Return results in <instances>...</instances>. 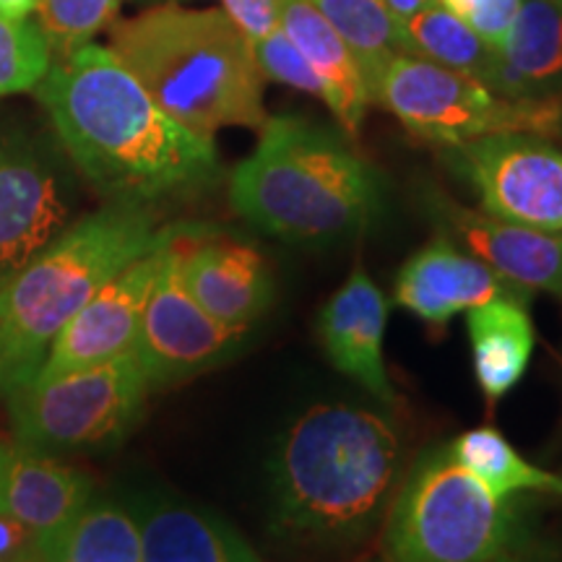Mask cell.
I'll return each mask as SVG.
<instances>
[{"label":"cell","instance_id":"cell-1","mask_svg":"<svg viewBox=\"0 0 562 562\" xmlns=\"http://www.w3.org/2000/svg\"><path fill=\"white\" fill-rule=\"evenodd\" d=\"M37 100L79 172L110 201L144 203L220 175L214 138L172 121L110 47L53 60Z\"/></svg>","mask_w":562,"mask_h":562},{"label":"cell","instance_id":"cell-2","mask_svg":"<svg viewBox=\"0 0 562 562\" xmlns=\"http://www.w3.org/2000/svg\"><path fill=\"white\" fill-rule=\"evenodd\" d=\"M402 461V432L383 412L311 406L286 427L273 453V529L318 550L362 542L389 513Z\"/></svg>","mask_w":562,"mask_h":562},{"label":"cell","instance_id":"cell-3","mask_svg":"<svg viewBox=\"0 0 562 562\" xmlns=\"http://www.w3.org/2000/svg\"><path fill=\"white\" fill-rule=\"evenodd\" d=\"M110 50L172 121L199 136L266 123L252 42L224 9L161 3L110 24Z\"/></svg>","mask_w":562,"mask_h":562},{"label":"cell","instance_id":"cell-4","mask_svg":"<svg viewBox=\"0 0 562 562\" xmlns=\"http://www.w3.org/2000/svg\"><path fill=\"white\" fill-rule=\"evenodd\" d=\"M188 224L161 227L144 203H117L70 224L0 284V396L37 375L70 318L117 271L172 243Z\"/></svg>","mask_w":562,"mask_h":562},{"label":"cell","instance_id":"cell-5","mask_svg":"<svg viewBox=\"0 0 562 562\" xmlns=\"http://www.w3.org/2000/svg\"><path fill=\"white\" fill-rule=\"evenodd\" d=\"M229 199L243 220L279 240L323 245L368 227L381 180L336 131L277 115L232 172Z\"/></svg>","mask_w":562,"mask_h":562},{"label":"cell","instance_id":"cell-6","mask_svg":"<svg viewBox=\"0 0 562 562\" xmlns=\"http://www.w3.org/2000/svg\"><path fill=\"white\" fill-rule=\"evenodd\" d=\"M513 537V501L492 495L448 446L414 461L385 513L391 562H495Z\"/></svg>","mask_w":562,"mask_h":562},{"label":"cell","instance_id":"cell-7","mask_svg":"<svg viewBox=\"0 0 562 562\" xmlns=\"http://www.w3.org/2000/svg\"><path fill=\"white\" fill-rule=\"evenodd\" d=\"M149 389L131 349L89 368L32 378L3 398L19 446L42 453L94 451L125 438Z\"/></svg>","mask_w":562,"mask_h":562},{"label":"cell","instance_id":"cell-8","mask_svg":"<svg viewBox=\"0 0 562 562\" xmlns=\"http://www.w3.org/2000/svg\"><path fill=\"white\" fill-rule=\"evenodd\" d=\"M372 102L393 112L417 138L446 149L501 133L562 136L560 97L508 100L469 76L404 53L385 68Z\"/></svg>","mask_w":562,"mask_h":562},{"label":"cell","instance_id":"cell-9","mask_svg":"<svg viewBox=\"0 0 562 562\" xmlns=\"http://www.w3.org/2000/svg\"><path fill=\"white\" fill-rule=\"evenodd\" d=\"M448 167L480 195L484 214L562 232V151L550 138L501 133L448 146Z\"/></svg>","mask_w":562,"mask_h":562},{"label":"cell","instance_id":"cell-10","mask_svg":"<svg viewBox=\"0 0 562 562\" xmlns=\"http://www.w3.org/2000/svg\"><path fill=\"white\" fill-rule=\"evenodd\" d=\"M193 229V224L182 235ZM170 245L133 341V355L151 389L201 375L235 355L240 331L214 321L188 292L180 273V240Z\"/></svg>","mask_w":562,"mask_h":562},{"label":"cell","instance_id":"cell-11","mask_svg":"<svg viewBox=\"0 0 562 562\" xmlns=\"http://www.w3.org/2000/svg\"><path fill=\"white\" fill-rule=\"evenodd\" d=\"M60 165L37 138L0 123V284L68 227Z\"/></svg>","mask_w":562,"mask_h":562},{"label":"cell","instance_id":"cell-12","mask_svg":"<svg viewBox=\"0 0 562 562\" xmlns=\"http://www.w3.org/2000/svg\"><path fill=\"white\" fill-rule=\"evenodd\" d=\"M172 243L136 258L117 271L108 284H102L94 297L70 318L58 339L53 341L34 378H53L60 372L108 362L112 357L131 351L133 341H136L140 313H144L146 300H149L154 281L159 277V269Z\"/></svg>","mask_w":562,"mask_h":562},{"label":"cell","instance_id":"cell-13","mask_svg":"<svg viewBox=\"0 0 562 562\" xmlns=\"http://www.w3.org/2000/svg\"><path fill=\"white\" fill-rule=\"evenodd\" d=\"M427 211L440 235L529 292H550L562 300V232H544L472 211L446 193L427 195Z\"/></svg>","mask_w":562,"mask_h":562},{"label":"cell","instance_id":"cell-14","mask_svg":"<svg viewBox=\"0 0 562 562\" xmlns=\"http://www.w3.org/2000/svg\"><path fill=\"white\" fill-rule=\"evenodd\" d=\"M180 273L203 311L232 331L248 334L273 302V273L261 250L201 224L182 235Z\"/></svg>","mask_w":562,"mask_h":562},{"label":"cell","instance_id":"cell-15","mask_svg":"<svg viewBox=\"0 0 562 562\" xmlns=\"http://www.w3.org/2000/svg\"><path fill=\"white\" fill-rule=\"evenodd\" d=\"M529 290L497 277L474 256L440 235L414 252L396 277L393 297L430 326H446L459 313L492 300H516L529 305Z\"/></svg>","mask_w":562,"mask_h":562},{"label":"cell","instance_id":"cell-16","mask_svg":"<svg viewBox=\"0 0 562 562\" xmlns=\"http://www.w3.org/2000/svg\"><path fill=\"white\" fill-rule=\"evenodd\" d=\"M89 474L55 461L50 453L0 440V503L24 526L47 562L53 544L91 501Z\"/></svg>","mask_w":562,"mask_h":562},{"label":"cell","instance_id":"cell-17","mask_svg":"<svg viewBox=\"0 0 562 562\" xmlns=\"http://www.w3.org/2000/svg\"><path fill=\"white\" fill-rule=\"evenodd\" d=\"M385 326L389 300L362 266H355L347 284L323 305L318 315L321 344L334 368L360 383L381 404L393 406L396 391L383 355Z\"/></svg>","mask_w":562,"mask_h":562},{"label":"cell","instance_id":"cell-18","mask_svg":"<svg viewBox=\"0 0 562 562\" xmlns=\"http://www.w3.org/2000/svg\"><path fill=\"white\" fill-rule=\"evenodd\" d=\"M277 11L279 30L323 81V102L334 112L341 131L357 138L370 108V94L349 47L313 0H277Z\"/></svg>","mask_w":562,"mask_h":562},{"label":"cell","instance_id":"cell-19","mask_svg":"<svg viewBox=\"0 0 562 562\" xmlns=\"http://www.w3.org/2000/svg\"><path fill=\"white\" fill-rule=\"evenodd\" d=\"M136 516L144 562H263L229 524L193 505L149 497Z\"/></svg>","mask_w":562,"mask_h":562},{"label":"cell","instance_id":"cell-20","mask_svg":"<svg viewBox=\"0 0 562 562\" xmlns=\"http://www.w3.org/2000/svg\"><path fill=\"white\" fill-rule=\"evenodd\" d=\"M474 375L490 404L516 389L533 355V323L526 302L492 300L467 311Z\"/></svg>","mask_w":562,"mask_h":562},{"label":"cell","instance_id":"cell-21","mask_svg":"<svg viewBox=\"0 0 562 562\" xmlns=\"http://www.w3.org/2000/svg\"><path fill=\"white\" fill-rule=\"evenodd\" d=\"M562 76V3L521 0L501 50L495 94L508 100L542 97Z\"/></svg>","mask_w":562,"mask_h":562},{"label":"cell","instance_id":"cell-22","mask_svg":"<svg viewBox=\"0 0 562 562\" xmlns=\"http://www.w3.org/2000/svg\"><path fill=\"white\" fill-rule=\"evenodd\" d=\"M406 55L451 68L495 91L501 53L492 50L467 21L435 3L404 24Z\"/></svg>","mask_w":562,"mask_h":562},{"label":"cell","instance_id":"cell-23","mask_svg":"<svg viewBox=\"0 0 562 562\" xmlns=\"http://www.w3.org/2000/svg\"><path fill=\"white\" fill-rule=\"evenodd\" d=\"M360 68L370 102L396 55H406L404 26L396 24L383 0H313Z\"/></svg>","mask_w":562,"mask_h":562},{"label":"cell","instance_id":"cell-24","mask_svg":"<svg viewBox=\"0 0 562 562\" xmlns=\"http://www.w3.org/2000/svg\"><path fill=\"white\" fill-rule=\"evenodd\" d=\"M47 562H144L136 510L89 501L53 544Z\"/></svg>","mask_w":562,"mask_h":562},{"label":"cell","instance_id":"cell-25","mask_svg":"<svg viewBox=\"0 0 562 562\" xmlns=\"http://www.w3.org/2000/svg\"><path fill=\"white\" fill-rule=\"evenodd\" d=\"M448 448L461 467L503 501H513L518 492H550L562 497V476L526 461L495 427L463 432Z\"/></svg>","mask_w":562,"mask_h":562},{"label":"cell","instance_id":"cell-26","mask_svg":"<svg viewBox=\"0 0 562 562\" xmlns=\"http://www.w3.org/2000/svg\"><path fill=\"white\" fill-rule=\"evenodd\" d=\"M123 0H37V26L53 60L89 45L115 21Z\"/></svg>","mask_w":562,"mask_h":562},{"label":"cell","instance_id":"cell-27","mask_svg":"<svg viewBox=\"0 0 562 562\" xmlns=\"http://www.w3.org/2000/svg\"><path fill=\"white\" fill-rule=\"evenodd\" d=\"M53 66V53L37 21L0 13V97L37 89Z\"/></svg>","mask_w":562,"mask_h":562},{"label":"cell","instance_id":"cell-28","mask_svg":"<svg viewBox=\"0 0 562 562\" xmlns=\"http://www.w3.org/2000/svg\"><path fill=\"white\" fill-rule=\"evenodd\" d=\"M252 55H256L263 79L286 83V87L307 91V94L323 100V81L318 79V74L311 68V63L302 58L297 47L284 37L281 30L252 42Z\"/></svg>","mask_w":562,"mask_h":562},{"label":"cell","instance_id":"cell-29","mask_svg":"<svg viewBox=\"0 0 562 562\" xmlns=\"http://www.w3.org/2000/svg\"><path fill=\"white\" fill-rule=\"evenodd\" d=\"M453 16L467 21L492 50L501 53L513 30L521 0H438Z\"/></svg>","mask_w":562,"mask_h":562},{"label":"cell","instance_id":"cell-30","mask_svg":"<svg viewBox=\"0 0 562 562\" xmlns=\"http://www.w3.org/2000/svg\"><path fill=\"white\" fill-rule=\"evenodd\" d=\"M222 9L250 42L279 30L277 0H222Z\"/></svg>","mask_w":562,"mask_h":562},{"label":"cell","instance_id":"cell-31","mask_svg":"<svg viewBox=\"0 0 562 562\" xmlns=\"http://www.w3.org/2000/svg\"><path fill=\"white\" fill-rule=\"evenodd\" d=\"M438 3V0H383V5L389 9V13L393 19H396V24H406V21L417 16L425 9H430V5Z\"/></svg>","mask_w":562,"mask_h":562},{"label":"cell","instance_id":"cell-32","mask_svg":"<svg viewBox=\"0 0 562 562\" xmlns=\"http://www.w3.org/2000/svg\"><path fill=\"white\" fill-rule=\"evenodd\" d=\"M34 11H37V0H0V13H3L5 19L24 21L30 19Z\"/></svg>","mask_w":562,"mask_h":562},{"label":"cell","instance_id":"cell-33","mask_svg":"<svg viewBox=\"0 0 562 562\" xmlns=\"http://www.w3.org/2000/svg\"><path fill=\"white\" fill-rule=\"evenodd\" d=\"M495 562H542V560H533V558H524V554H518V552H513V550H508L505 554H501V558H497Z\"/></svg>","mask_w":562,"mask_h":562},{"label":"cell","instance_id":"cell-34","mask_svg":"<svg viewBox=\"0 0 562 562\" xmlns=\"http://www.w3.org/2000/svg\"><path fill=\"white\" fill-rule=\"evenodd\" d=\"M167 3H178V0H167Z\"/></svg>","mask_w":562,"mask_h":562},{"label":"cell","instance_id":"cell-35","mask_svg":"<svg viewBox=\"0 0 562 562\" xmlns=\"http://www.w3.org/2000/svg\"><path fill=\"white\" fill-rule=\"evenodd\" d=\"M372 562H383V560H372Z\"/></svg>","mask_w":562,"mask_h":562},{"label":"cell","instance_id":"cell-36","mask_svg":"<svg viewBox=\"0 0 562 562\" xmlns=\"http://www.w3.org/2000/svg\"><path fill=\"white\" fill-rule=\"evenodd\" d=\"M560 3H562V0H560Z\"/></svg>","mask_w":562,"mask_h":562}]
</instances>
